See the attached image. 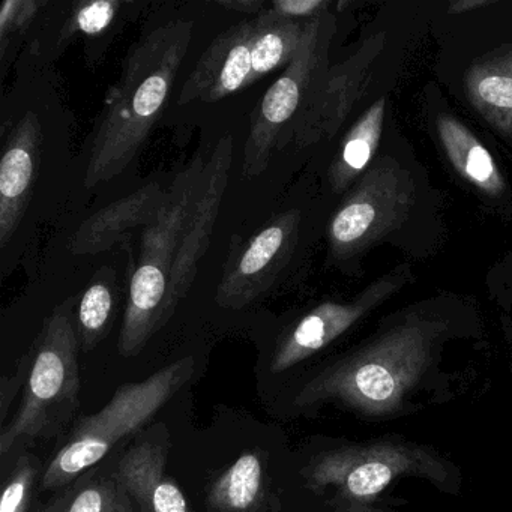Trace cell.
Instances as JSON below:
<instances>
[{
	"mask_svg": "<svg viewBox=\"0 0 512 512\" xmlns=\"http://www.w3.org/2000/svg\"><path fill=\"white\" fill-rule=\"evenodd\" d=\"M167 188L154 181L92 215L71 236L73 254H98L121 242L131 230L148 226L163 205Z\"/></svg>",
	"mask_w": 512,
	"mask_h": 512,
	"instance_id": "15",
	"label": "cell"
},
{
	"mask_svg": "<svg viewBox=\"0 0 512 512\" xmlns=\"http://www.w3.org/2000/svg\"><path fill=\"white\" fill-rule=\"evenodd\" d=\"M304 31L305 23L278 17L269 8L259 14L253 40V71L248 86L277 68L287 67L301 46Z\"/></svg>",
	"mask_w": 512,
	"mask_h": 512,
	"instance_id": "19",
	"label": "cell"
},
{
	"mask_svg": "<svg viewBox=\"0 0 512 512\" xmlns=\"http://www.w3.org/2000/svg\"><path fill=\"white\" fill-rule=\"evenodd\" d=\"M166 431L140 437L116 464L115 475L142 512H194L182 488L166 473Z\"/></svg>",
	"mask_w": 512,
	"mask_h": 512,
	"instance_id": "14",
	"label": "cell"
},
{
	"mask_svg": "<svg viewBox=\"0 0 512 512\" xmlns=\"http://www.w3.org/2000/svg\"><path fill=\"white\" fill-rule=\"evenodd\" d=\"M326 7L328 2L323 0H274L269 5V10L283 19L298 20L302 17L319 16Z\"/></svg>",
	"mask_w": 512,
	"mask_h": 512,
	"instance_id": "27",
	"label": "cell"
},
{
	"mask_svg": "<svg viewBox=\"0 0 512 512\" xmlns=\"http://www.w3.org/2000/svg\"><path fill=\"white\" fill-rule=\"evenodd\" d=\"M40 5L34 0H5L0 10V37L4 46L10 32L20 31L29 25Z\"/></svg>",
	"mask_w": 512,
	"mask_h": 512,
	"instance_id": "25",
	"label": "cell"
},
{
	"mask_svg": "<svg viewBox=\"0 0 512 512\" xmlns=\"http://www.w3.org/2000/svg\"><path fill=\"white\" fill-rule=\"evenodd\" d=\"M233 163V139L226 134L215 146L203 172L202 190L194 203L187 226L182 233L181 244L170 272L167 292L166 320L169 322L178 305L193 287L200 260L211 244L212 232L218 212L229 185Z\"/></svg>",
	"mask_w": 512,
	"mask_h": 512,
	"instance_id": "10",
	"label": "cell"
},
{
	"mask_svg": "<svg viewBox=\"0 0 512 512\" xmlns=\"http://www.w3.org/2000/svg\"><path fill=\"white\" fill-rule=\"evenodd\" d=\"M322 28V14L305 23L304 38L295 58L254 110L242 164L247 178L262 175L268 169L274 149L281 148L287 127L299 112L319 64Z\"/></svg>",
	"mask_w": 512,
	"mask_h": 512,
	"instance_id": "8",
	"label": "cell"
},
{
	"mask_svg": "<svg viewBox=\"0 0 512 512\" xmlns=\"http://www.w3.org/2000/svg\"><path fill=\"white\" fill-rule=\"evenodd\" d=\"M77 481L74 484L68 485V488H64L49 505L43 506L35 512H62L65 506L70 502L71 496H73L74 490H76Z\"/></svg>",
	"mask_w": 512,
	"mask_h": 512,
	"instance_id": "29",
	"label": "cell"
},
{
	"mask_svg": "<svg viewBox=\"0 0 512 512\" xmlns=\"http://www.w3.org/2000/svg\"><path fill=\"white\" fill-rule=\"evenodd\" d=\"M443 332L440 320L409 317L323 368L302 386L293 403L313 407L334 401L370 418L392 415L427 373Z\"/></svg>",
	"mask_w": 512,
	"mask_h": 512,
	"instance_id": "2",
	"label": "cell"
},
{
	"mask_svg": "<svg viewBox=\"0 0 512 512\" xmlns=\"http://www.w3.org/2000/svg\"><path fill=\"white\" fill-rule=\"evenodd\" d=\"M491 4H494V2H488V0H461V2H457L449 8V14L467 13V11L488 7Z\"/></svg>",
	"mask_w": 512,
	"mask_h": 512,
	"instance_id": "30",
	"label": "cell"
},
{
	"mask_svg": "<svg viewBox=\"0 0 512 512\" xmlns=\"http://www.w3.org/2000/svg\"><path fill=\"white\" fill-rule=\"evenodd\" d=\"M265 475L262 454L245 452L209 485V512L257 511L265 500Z\"/></svg>",
	"mask_w": 512,
	"mask_h": 512,
	"instance_id": "17",
	"label": "cell"
},
{
	"mask_svg": "<svg viewBox=\"0 0 512 512\" xmlns=\"http://www.w3.org/2000/svg\"><path fill=\"white\" fill-rule=\"evenodd\" d=\"M193 20L152 29L128 50L121 79L104 100L86 164L88 190L113 181L136 160L172 94L193 41Z\"/></svg>",
	"mask_w": 512,
	"mask_h": 512,
	"instance_id": "1",
	"label": "cell"
},
{
	"mask_svg": "<svg viewBox=\"0 0 512 512\" xmlns=\"http://www.w3.org/2000/svg\"><path fill=\"white\" fill-rule=\"evenodd\" d=\"M116 311V274L101 268L92 278L77 304V338L80 350H94L112 329Z\"/></svg>",
	"mask_w": 512,
	"mask_h": 512,
	"instance_id": "21",
	"label": "cell"
},
{
	"mask_svg": "<svg viewBox=\"0 0 512 512\" xmlns=\"http://www.w3.org/2000/svg\"><path fill=\"white\" fill-rule=\"evenodd\" d=\"M445 475L442 460L413 443L383 440L343 446L317 455L304 470L311 490H332L344 511L359 512L403 476L439 481Z\"/></svg>",
	"mask_w": 512,
	"mask_h": 512,
	"instance_id": "6",
	"label": "cell"
},
{
	"mask_svg": "<svg viewBox=\"0 0 512 512\" xmlns=\"http://www.w3.org/2000/svg\"><path fill=\"white\" fill-rule=\"evenodd\" d=\"M206 161L196 157L179 170L167 187L163 205L143 227L139 257L133 260L130 295L119 334L118 350L124 358L139 355L152 337L167 325L166 304L170 272L182 233L202 190Z\"/></svg>",
	"mask_w": 512,
	"mask_h": 512,
	"instance_id": "3",
	"label": "cell"
},
{
	"mask_svg": "<svg viewBox=\"0 0 512 512\" xmlns=\"http://www.w3.org/2000/svg\"><path fill=\"white\" fill-rule=\"evenodd\" d=\"M31 362V350H28V352L23 355V358L20 359L19 367H17L13 377H4V379H2V389H0V415H2L0 421H2V424H4L5 419H7L8 407H10L11 400L16 397L19 389L26 385Z\"/></svg>",
	"mask_w": 512,
	"mask_h": 512,
	"instance_id": "26",
	"label": "cell"
},
{
	"mask_svg": "<svg viewBox=\"0 0 512 512\" xmlns=\"http://www.w3.org/2000/svg\"><path fill=\"white\" fill-rule=\"evenodd\" d=\"M68 298L44 320L29 347L32 355L22 403L0 433V452L8 454L19 443L53 439L79 407V338L74 307Z\"/></svg>",
	"mask_w": 512,
	"mask_h": 512,
	"instance_id": "5",
	"label": "cell"
},
{
	"mask_svg": "<svg viewBox=\"0 0 512 512\" xmlns=\"http://www.w3.org/2000/svg\"><path fill=\"white\" fill-rule=\"evenodd\" d=\"M437 130L449 161L464 181L491 196L503 193L505 181L500 175L499 167L494 163L490 152L470 130L448 115L439 116Z\"/></svg>",
	"mask_w": 512,
	"mask_h": 512,
	"instance_id": "16",
	"label": "cell"
},
{
	"mask_svg": "<svg viewBox=\"0 0 512 512\" xmlns=\"http://www.w3.org/2000/svg\"><path fill=\"white\" fill-rule=\"evenodd\" d=\"M257 16L236 23L212 40L193 73L185 80L179 106L202 101L217 103L247 88L253 71V40Z\"/></svg>",
	"mask_w": 512,
	"mask_h": 512,
	"instance_id": "12",
	"label": "cell"
},
{
	"mask_svg": "<svg viewBox=\"0 0 512 512\" xmlns=\"http://www.w3.org/2000/svg\"><path fill=\"white\" fill-rule=\"evenodd\" d=\"M395 278H385L368 287L352 302H323L302 316L281 335L271 359L272 373H283L307 361L349 331L365 314L398 289Z\"/></svg>",
	"mask_w": 512,
	"mask_h": 512,
	"instance_id": "11",
	"label": "cell"
},
{
	"mask_svg": "<svg viewBox=\"0 0 512 512\" xmlns=\"http://www.w3.org/2000/svg\"><path fill=\"white\" fill-rule=\"evenodd\" d=\"M193 356L179 359L142 382L125 383L98 413L80 416L70 436L47 464L43 490H64L91 472L121 440L142 430L193 377Z\"/></svg>",
	"mask_w": 512,
	"mask_h": 512,
	"instance_id": "4",
	"label": "cell"
},
{
	"mask_svg": "<svg viewBox=\"0 0 512 512\" xmlns=\"http://www.w3.org/2000/svg\"><path fill=\"white\" fill-rule=\"evenodd\" d=\"M119 8L121 4L116 0H97L80 4L68 23L67 31L80 32L88 37L103 34L112 25Z\"/></svg>",
	"mask_w": 512,
	"mask_h": 512,
	"instance_id": "24",
	"label": "cell"
},
{
	"mask_svg": "<svg viewBox=\"0 0 512 512\" xmlns=\"http://www.w3.org/2000/svg\"><path fill=\"white\" fill-rule=\"evenodd\" d=\"M466 88L473 106L491 125L512 131V52L473 65Z\"/></svg>",
	"mask_w": 512,
	"mask_h": 512,
	"instance_id": "18",
	"label": "cell"
},
{
	"mask_svg": "<svg viewBox=\"0 0 512 512\" xmlns=\"http://www.w3.org/2000/svg\"><path fill=\"white\" fill-rule=\"evenodd\" d=\"M62 512H136L133 499L115 473L88 472L77 479L76 490Z\"/></svg>",
	"mask_w": 512,
	"mask_h": 512,
	"instance_id": "22",
	"label": "cell"
},
{
	"mask_svg": "<svg viewBox=\"0 0 512 512\" xmlns=\"http://www.w3.org/2000/svg\"><path fill=\"white\" fill-rule=\"evenodd\" d=\"M218 5L224 10H230L233 13L254 14V17L266 10L265 2L262 0H220Z\"/></svg>",
	"mask_w": 512,
	"mask_h": 512,
	"instance_id": "28",
	"label": "cell"
},
{
	"mask_svg": "<svg viewBox=\"0 0 512 512\" xmlns=\"http://www.w3.org/2000/svg\"><path fill=\"white\" fill-rule=\"evenodd\" d=\"M43 472L40 460L34 455H20L5 482L0 512H29L35 485L43 478Z\"/></svg>",
	"mask_w": 512,
	"mask_h": 512,
	"instance_id": "23",
	"label": "cell"
},
{
	"mask_svg": "<svg viewBox=\"0 0 512 512\" xmlns=\"http://www.w3.org/2000/svg\"><path fill=\"white\" fill-rule=\"evenodd\" d=\"M301 212L298 209L272 217L256 235L232 250L215 301L227 310H242L268 292L298 242Z\"/></svg>",
	"mask_w": 512,
	"mask_h": 512,
	"instance_id": "9",
	"label": "cell"
},
{
	"mask_svg": "<svg viewBox=\"0 0 512 512\" xmlns=\"http://www.w3.org/2000/svg\"><path fill=\"white\" fill-rule=\"evenodd\" d=\"M383 119L385 100H379L362 115L347 134L340 154L329 170V182L335 193L346 190L353 179L370 164L382 136Z\"/></svg>",
	"mask_w": 512,
	"mask_h": 512,
	"instance_id": "20",
	"label": "cell"
},
{
	"mask_svg": "<svg viewBox=\"0 0 512 512\" xmlns=\"http://www.w3.org/2000/svg\"><path fill=\"white\" fill-rule=\"evenodd\" d=\"M43 128L34 112H28L8 134L0 163V247L13 239L28 208L38 176Z\"/></svg>",
	"mask_w": 512,
	"mask_h": 512,
	"instance_id": "13",
	"label": "cell"
},
{
	"mask_svg": "<svg viewBox=\"0 0 512 512\" xmlns=\"http://www.w3.org/2000/svg\"><path fill=\"white\" fill-rule=\"evenodd\" d=\"M413 200L409 173L382 160L347 197L329 224V245L344 259L382 238L406 217Z\"/></svg>",
	"mask_w": 512,
	"mask_h": 512,
	"instance_id": "7",
	"label": "cell"
}]
</instances>
